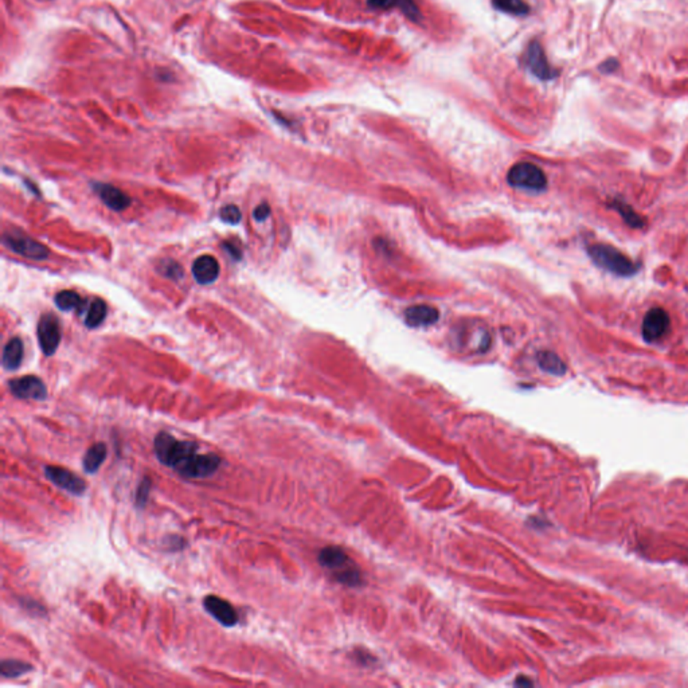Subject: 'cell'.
Wrapping results in <instances>:
<instances>
[{"label": "cell", "mask_w": 688, "mask_h": 688, "mask_svg": "<svg viewBox=\"0 0 688 688\" xmlns=\"http://www.w3.org/2000/svg\"><path fill=\"white\" fill-rule=\"evenodd\" d=\"M157 460L187 479H203L214 475L222 463L217 454L198 453L192 441H180L167 431L157 433L154 441Z\"/></svg>", "instance_id": "1"}, {"label": "cell", "mask_w": 688, "mask_h": 688, "mask_svg": "<svg viewBox=\"0 0 688 688\" xmlns=\"http://www.w3.org/2000/svg\"><path fill=\"white\" fill-rule=\"evenodd\" d=\"M587 253L597 266L621 277L636 275L638 265L633 259L608 243H593L587 246Z\"/></svg>", "instance_id": "2"}, {"label": "cell", "mask_w": 688, "mask_h": 688, "mask_svg": "<svg viewBox=\"0 0 688 688\" xmlns=\"http://www.w3.org/2000/svg\"><path fill=\"white\" fill-rule=\"evenodd\" d=\"M319 562L322 566L336 573V580L348 586L361 584V573L358 568H348L350 558L341 547H326L319 554Z\"/></svg>", "instance_id": "3"}, {"label": "cell", "mask_w": 688, "mask_h": 688, "mask_svg": "<svg viewBox=\"0 0 688 688\" xmlns=\"http://www.w3.org/2000/svg\"><path fill=\"white\" fill-rule=\"evenodd\" d=\"M507 182L516 189L530 191H543L547 187L546 173L529 162L514 164L507 172Z\"/></svg>", "instance_id": "4"}, {"label": "cell", "mask_w": 688, "mask_h": 688, "mask_svg": "<svg viewBox=\"0 0 688 688\" xmlns=\"http://www.w3.org/2000/svg\"><path fill=\"white\" fill-rule=\"evenodd\" d=\"M3 243L14 253L23 257L31 258V259H45L49 257V249L45 245L35 241L24 234L4 233Z\"/></svg>", "instance_id": "5"}, {"label": "cell", "mask_w": 688, "mask_h": 688, "mask_svg": "<svg viewBox=\"0 0 688 688\" xmlns=\"http://www.w3.org/2000/svg\"><path fill=\"white\" fill-rule=\"evenodd\" d=\"M671 327V319L667 310L654 307L652 310H648L647 315L644 316L643 324H641V334L645 342L654 343L660 341L667 335Z\"/></svg>", "instance_id": "6"}, {"label": "cell", "mask_w": 688, "mask_h": 688, "mask_svg": "<svg viewBox=\"0 0 688 688\" xmlns=\"http://www.w3.org/2000/svg\"><path fill=\"white\" fill-rule=\"evenodd\" d=\"M38 343L42 350V352L46 357H52L55 354L58 345L61 343L62 332H61V324L58 319L52 315H43L39 320L38 324Z\"/></svg>", "instance_id": "7"}, {"label": "cell", "mask_w": 688, "mask_h": 688, "mask_svg": "<svg viewBox=\"0 0 688 688\" xmlns=\"http://www.w3.org/2000/svg\"><path fill=\"white\" fill-rule=\"evenodd\" d=\"M45 476L48 480L59 487L64 491H68L73 495H83L85 492L86 482L73 473L69 469L62 468V466H55V465H46L45 466Z\"/></svg>", "instance_id": "8"}, {"label": "cell", "mask_w": 688, "mask_h": 688, "mask_svg": "<svg viewBox=\"0 0 688 688\" xmlns=\"http://www.w3.org/2000/svg\"><path fill=\"white\" fill-rule=\"evenodd\" d=\"M8 389L13 396L20 399L43 401L48 396V389L43 380L35 375H26L22 378L11 379Z\"/></svg>", "instance_id": "9"}, {"label": "cell", "mask_w": 688, "mask_h": 688, "mask_svg": "<svg viewBox=\"0 0 688 688\" xmlns=\"http://www.w3.org/2000/svg\"><path fill=\"white\" fill-rule=\"evenodd\" d=\"M526 64L530 71L539 80L547 81L557 77V71L552 69L539 42H531L526 52Z\"/></svg>", "instance_id": "10"}, {"label": "cell", "mask_w": 688, "mask_h": 688, "mask_svg": "<svg viewBox=\"0 0 688 688\" xmlns=\"http://www.w3.org/2000/svg\"><path fill=\"white\" fill-rule=\"evenodd\" d=\"M203 606L207 612L224 626L231 628L237 625L238 615L230 602L224 601L217 596H207L203 600Z\"/></svg>", "instance_id": "11"}, {"label": "cell", "mask_w": 688, "mask_h": 688, "mask_svg": "<svg viewBox=\"0 0 688 688\" xmlns=\"http://www.w3.org/2000/svg\"><path fill=\"white\" fill-rule=\"evenodd\" d=\"M93 189L103 203L113 211H122L131 205V198L112 185L93 183Z\"/></svg>", "instance_id": "12"}, {"label": "cell", "mask_w": 688, "mask_h": 688, "mask_svg": "<svg viewBox=\"0 0 688 688\" xmlns=\"http://www.w3.org/2000/svg\"><path fill=\"white\" fill-rule=\"evenodd\" d=\"M220 264L213 256H201L194 261L192 265V275L196 280V282L202 285H208L214 282L218 275H220Z\"/></svg>", "instance_id": "13"}, {"label": "cell", "mask_w": 688, "mask_h": 688, "mask_svg": "<svg viewBox=\"0 0 688 688\" xmlns=\"http://www.w3.org/2000/svg\"><path fill=\"white\" fill-rule=\"evenodd\" d=\"M438 317H440L438 310L433 306H427V304L413 306L405 310V320L412 327H430L438 320Z\"/></svg>", "instance_id": "14"}, {"label": "cell", "mask_w": 688, "mask_h": 688, "mask_svg": "<svg viewBox=\"0 0 688 688\" xmlns=\"http://www.w3.org/2000/svg\"><path fill=\"white\" fill-rule=\"evenodd\" d=\"M368 6L377 10H390L396 7L414 22L421 19L420 8L414 0H368Z\"/></svg>", "instance_id": "15"}, {"label": "cell", "mask_w": 688, "mask_h": 688, "mask_svg": "<svg viewBox=\"0 0 688 688\" xmlns=\"http://www.w3.org/2000/svg\"><path fill=\"white\" fill-rule=\"evenodd\" d=\"M22 361H23V343L19 338H14L4 345L1 363L6 370L14 371L19 368Z\"/></svg>", "instance_id": "16"}, {"label": "cell", "mask_w": 688, "mask_h": 688, "mask_svg": "<svg viewBox=\"0 0 688 688\" xmlns=\"http://www.w3.org/2000/svg\"><path fill=\"white\" fill-rule=\"evenodd\" d=\"M539 367L552 375H564L566 373V364L552 351H540L536 355Z\"/></svg>", "instance_id": "17"}, {"label": "cell", "mask_w": 688, "mask_h": 688, "mask_svg": "<svg viewBox=\"0 0 688 688\" xmlns=\"http://www.w3.org/2000/svg\"><path fill=\"white\" fill-rule=\"evenodd\" d=\"M108 454V449L103 443H97L86 450L84 456V469L87 473H96L103 465Z\"/></svg>", "instance_id": "18"}, {"label": "cell", "mask_w": 688, "mask_h": 688, "mask_svg": "<svg viewBox=\"0 0 688 688\" xmlns=\"http://www.w3.org/2000/svg\"><path fill=\"white\" fill-rule=\"evenodd\" d=\"M106 312H108V308H106V303L103 301V299H94L89 308H87V312H86L85 317V326L89 328V329H94V328L101 326L105 317H106Z\"/></svg>", "instance_id": "19"}, {"label": "cell", "mask_w": 688, "mask_h": 688, "mask_svg": "<svg viewBox=\"0 0 688 688\" xmlns=\"http://www.w3.org/2000/svg\"><path fill=\"white\" fill-rule=\"evenodd\" d=\"M492 4L501 13L515 17H523L530 13V6L524 0H492Z\"/></svg>", "instance_id": "20"}, {"label": "cell", "mask_w": 688, "mask_h": 688, "mask_svg": "<svg viewBox=\"0 0 688 688\" xmlns=\"http://www.w3.org/2000/svg\"><path fill=\"white\" fill-rule=\"evenodd\" d=\"M54 301L55 306L61 310H80L84 306L83 297L74 291H62L57 293Z\"/></svg>", "instance_id": "21"}, {"label": "cell", "mask_w": 688, "mask_h": 688, "mask_svg": "<svg viewBox=\"0 0 688 688\" xmlns=\"http://www.w3.org/2000/svg\"><path fill=\"white\" fill-rule=\"evenodd\" d=\"M33 670L31 664L20 660H3L0 664V673L3 678H17Z\"/></svg>", "instance_id": "22"}, {"label": "cell", "mask_w": 688, "mask_h": 688, "mask_svg": "<svg viewBox=\"0 0 688 688\" xmlns=\"http://www.w3.org/2000/svg\"><path fill=\"white\" fill-rule=\"evenodd\" d=\"M612 206L615 207V208L619 211V214H621V217L624 218V221H625L626 224H629V226L636 227V229L644 226V220H643L638 214L635 213V210H632L631 207L626 206L624 202L613 201Z\"/></svg>", "instance_id": "23"}, {"label": "cell", "mask_w": 688, "mask_h": 688, "mask_svg": "<svg viewBox=\"0 0 688 688\" xmlns=\"http://www.w3.org/2000/svg\"><path fill=\"white\" fill-rule=\"evenodd\" d=\"M156 269L160 275H164L167 278H171V280H179L185 275L182 266L173 259H162L157 264Z\"/></svg>", "instance_id": "24"}, {"label": "cell", "mask_w": 688, "mask_h": 688, "mask_svg": "<svg viewBox=\"0 0 688 688\" xmlns=\"http://www.w3.org/2000/svg\"><path fill=\"white\" fill-rule=\"evenodd\" d=\"M220 217H221V220L224 222H226V224H240V221L242 220L241 210L238 207L234 206V205H227V206L221 208Z\"/></svg>", "instance_id": "25"}, {"label": "cell", "mask_w": 688, "mask_h": 688, "mask_svg": "<svg viewBox=\"0 0 688 688\" xmlns=\"http://www.w3.org/2000/svg\"><path fill=\"white\" fill-rule=\"evenodd\" d=\"M150 492H151V480L148 478H144L140 484H138V491H136V506L138 507H144L148 501V498H150Z\"/></svg>", "instance_id": "26"}, {"label": "cell", "mask_w": 688, "mask_h": 688, "mask_svg": "<svg viewBox=\"0 0 688 688\" xmlns=\"http://www.w3.org/2000/svg\"><path fill=\"white\" fill-rule=\"evenodd\" d=\"M269 214H271V207L268 206L266 203H261L259 206L256 207V210L253 213V217H255L256 221L262 222V221H265L269 217Z\"/></svg>", "instance_id": "27"}, {"label": "cell", "mask_w": 688, "mask_h": 688, "mask_svg": "<svg viewBox=\"0 0 688 688\" xmlns=\"http://www.w3.org/2000/svg\"><path fill=\"white\" fill-rule=\"evenodd\" d=\"M617 68H619V62L615 58H609L608 61H605L603 64H601V66H600V69L603 73H613Z\"/></svg>", "instance_id": "28"}, {"label": "cell", "mask_w": 688, "mask_h": 688, "mask_svg": "<svg viewBox=\"0 0 688 688\" xmlns=\"http://www.w3.org/2000/svg\"><path fill=\"white\" fill-rule=\"evenodd\" d=\"M224 248L226 250H227V252H229V255H231V256H233L234 259H241V250H240L236 245H231V243H229V242H227V243H224Z\"/></svg>", "instance_id": "29"}]
</instances>
